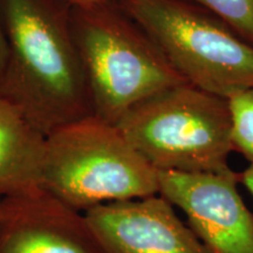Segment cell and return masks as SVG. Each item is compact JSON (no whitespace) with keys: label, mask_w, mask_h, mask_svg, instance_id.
<instances>
[{"label":"cell","mask_w":253,"mask_h":253,"mask_svg":"<svg viewBox=\"0 0 253 253\" xmlns=\"http://www.w3.org/2000/svg\"><path fill=\"white\" fill-rule=\"evenodd\" d=\"M6 61L0 96L42 135L93 116L63 0H0Z\"/></svg>","instance_id":"cell-1"},{"label":"cell","mask_w":253,"mask_h":253,"mask_svg":"<svg viewBox=\"0 0 253 253\" xmlns=\"http://www.w3.org/2000/svg\"><path fill=\"white\" fill-rule=\"evenodd\" d=\"M71 28L93 116L101 121L116 126L142 101L188 84L115 0L71 6Z\"/></svg>","instance_id":"cell-2"},{"label":"cell","mask_w":253,"mask_h":253,"mask_svg":"<svg viewBox=\"0 0 253 253\" xmlns=\"http://www.w3.org/2000/svg\"><path fill=\"white\" fill-rule=\"evenodd\" d=\"M134 149L157 171H231V118L227 99L190 84L142 101L116 125Z\"/></svg>","instance_id":"cell-3"},{"label":"cell","mask_w":253,"mask_h":253,"mask_svg":"<svg viewBox=\"0 0 253 253\" xmlns=\"http://www.w3.org/2000/svg\"><path fill=\"white\" fill-rule=\"evenodd\" d=\"M41 188L84 213L158 194V171L116 126L90 116L46 136Z\"/></svg>","instance_id":"cell-4"},{"label":"cell","mask_w":253,"mask_h":253,"mask_svg":"<svg viewBox=\"0 0 253 253\" xmlns=\"http://www.w3.org/2000/svg\"><path fill=\"white\" fill-rule=\"evenodd\" d=\"M188 84L227 99L253 88V45L185 0H115Z\"/></svg>","instance_id":"cell-5"},{"label":"cell","mask_w":253,"mask_h":253,"mask_svg":"<svg viewBox=\"0 0 253 253\" xmlns=\"http://www.w3.org/2000/svg\"><path fill=\"white\" fill-rule=\"evenodd\" d=\"M238 172L158 171V194L185 214L210 253H253V213L238 191Z\"/></svg>","instance_id":"cell-6"},{"label":"cell","mask_w":253,"mask_h":253,"mask_svg":"<svg viewBox=\"0 0 253 253\" xmlns=\"http://www.w3.org/2000/svg\"><path fill=\"white\" fill-rule=\"evenodd\" d=\"M104 253H210L160 194L84 212Z\"/></svg>","instance_id":"cell-7"},{"label":"cell","mask_w":253,"mask_h":253,"mask_svg":"<svg viewBox=\"0 0 253 253\" xmlns=\"http://www.w3.org/2000/svg\"><path fill=\"white\" fill-rule=\"evenodd\" d=\"M0 253H104L86 217L41 186L1 196Z\"/></svg>","instance_id":"cell-8"},{"label":"cell","mask_w":253,"mask_h":253,"mask_svg":"<svg viewBox=\"0 0 253 253\" xmlns=\"http://www.w3.org/2000/svg\"><path fill=\"white\" fill-rule=\"evenodd\" d=\"M46 136L0 96V196L41 186Z\"/></svg>","instance_id":"cell-9"},{"label":"cell","mask_w":253,"mask_h":253,"mask_svg":"<svg viewBox=\"0 0 253 253\" xmlns=\"http://www.w3.org/2000/svg\"><path fill=\"white\" fill-rule=\"evenodd\" d=\"M233 150L253 166V88L237 91L227 97Z\"/></svg>","instance_id":"cell-10"},{"label":"cell","mask_w":253,"mask_h":253,"mask_svg":"<svg viewBox=\"0 0 253 253\" xmlns=\"http://www.w3.org/2000/svg\"><path fill=\"white\" fill-rule=\"evenodd\" d=\"M224 21L253 45V0H185Z\"/></svg>","instance_id":"cell-11"},{"label":"cell","mask_w":253,"mask_h":253,"mask_svg":"<svg viewBox=\"0 0 253 253\" xmlns=\"http://www.w3.org/2000/svg\"><path fill=\"white\" fill-rule=\"evenodd\" d=\"M238 178L240 184L245 186L246 190H248L253 198V166L250 164L244 171L238 172Z\"/></svg>","instance_id":"cell-12"},{"label":"cell","mask_w":253,"mask_h":253,"mask_svg":"<svg viewBox=\"0 0 253 253\" xmlns=\"http://www.w3.org/2000/svg\"><path fill=\"white\" fill-rule=\"evenodd\" d=\"M63 1L68 2L71 6H79V7H84V6H93L101 4V2L109 1V0H63Z\"/></svg>","instance_id":"cell-13"},{"label":"cell","mask_w":253,"mask_h":253,"mask_svg":"<svg viewBox=\"0 0 253 253\" xmlns=\"http://www.w3.org/2000/svg\"><path fill=\"white\" fill-rule=\"evenodd\" d=\"M6 61V43L4 39V34H2L1 26H0V75H1L2 69H4Z\"/></svg>","instance_id":"cell-14"},{"label":"cell","mask_w":253,"mask_h":253,"mask_svg":"<svg viewBox=\"0 0 253 253\" xmlns=\"http://www.w3.org/2000/svg\"><path fill=\"white\" fill-rule=\"evenodd\" d=\"M0 198H1V196H0Z\"/></svg>","instance_id":"cell-15"}]
</instances>
